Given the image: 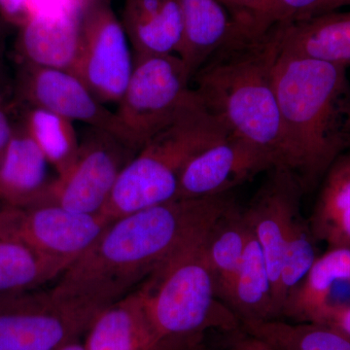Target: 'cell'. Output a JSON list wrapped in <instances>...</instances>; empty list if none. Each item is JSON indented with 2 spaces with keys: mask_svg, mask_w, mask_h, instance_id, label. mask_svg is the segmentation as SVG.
I'll return each mask as SVG.
<instances>
[{
  "mask_svg": "<svg viewBox=\"0 0 350 350\" xmlns=\"http://www.w3.org/2000/svg\"><path fill=\"white\" fill-rule=\"evenodd\" d=\"M2 23H4V22H0V34H1V31H2Z\"/></svg>",
  "mask_w": 350,
  "mask_h": 350,
  "instance_id": "cell-40",
  "label": "cell"
},
{
  "mask_svg": "<svg viewBox=\"0 0 350 350\" xmlns=\"http://www.w3.org/2000/svg\"><path fill=\"white\" fill-rule=\"evenodd\" d=\"M349 308L350 248H329L290 295L282 319L331 326Z\"/></svg>",
  "mask_w": 350,
  "mask_h": 350,
  "instance_id": "cell-14",
  "label": "cell"
},
{
  "mask_svg": "<svg viewBox=\"0 0 350 350\" xmlns=\"http://www.w3.org/2000/svg\"><path fill=\"white\" fill-rule=\"evenodd\" d=\"M213 225L137 288L152 327L170 350L204 340L209 331L228 333L241 327L238 317L216 296L206 254Z\"/></svg>",
  "mask_w": 350,
  "mask_h": 350,
  "instance_id": "cell-5",
  "label": "cell"
},
{
  "mask_svg": "<svg viewBox=\"0 0 350 350\" xmlns=\"http://www.w3.org/2000/svg\"><path fill=\"white\" fill-rule=\"evenodd\" d=\"M3 46L0 41V92L4 90Z\"/></svg>",
  "mask_w": 350,
  "mask_h": 350,
  "instance_id": "cell-38",
  "label": "cell"
},
{
  "mask_svg": "<svg viewBox=\"0 0 350 350\" xmlns=\"http://www.w3.org/2000/svg\"><path fill=\"white\" fill-rule=\"evenodd\" d=\"M241 328L276 350H350V338L332 327L285 319L241 322Z\"/></svg>",
  "mask_w": 350,
  "mask_h": 350,
  "instance_id": "cell-25",
  "label": "cell"
},
{
  "mask_svg": "<svg viewBox=\"0 0 350 350\" xmlns=\"http://www.w3.org/2000/svg\"><path fill=\"white\" fill-rule=\"evenodd\" d=\"M25 108L23 125L57 176H62L72 167L79 151L80 140L73 125L75 122L44 108Z\"/></svg>",
  "mask_w": 350,
  "mask_h": 350,
  "instance_id": "cell-26",
  "label": "cell"
},
{
  "mask_svg": "<svg viewBox=\"0 0 350 350\" xmlns=\"http://www.w3.org/2000/svg\"><path fill=\"white\" fill-rule=\"evenodd\" d=\"M230 135L192 89L172 121L126 165L101 213L115 220L176 199L188 163Z\"/></svg>",
  "mask_w": 350,
  "mask_h": 350,
  "instance_id": "cell-4",
  "label": "cell"
},
{
  "mask_svg": "<svg viewBox=\"0 0 350 350\" xmlns=\"http://www.w3.org/2000/svg\"><path fill=\"white\" fill-rule=\"evenodd\" d=\"M266 174L243 213L266 260L275 303L292 223L301 211V200L306 192L291 170L275 167Z\"/></svg>",
  "mask_w": 350,
  "mask_h": 350,
  "instance_id": "cell-12",
  "label": "cell"
},
{
  "mask_svg": "<svg viewBox=\"0 0 350 350\" xmlns=\"http://www.w3.org/2000/svg\"><path fill=\"white\" fill-rule=\"evenodd\" d=\"M137 151L116 135L89 126L80 140L72 167L53 179L34 204H56L79 213H101L120 175Z\"/></svg>",
  "mask_w": 350,
  "mask_h": 350,
  "instance_id": "cell-8",
  "label": "cell"
},
{
  "mask_svg": "<svg viewBox=\"0 0 350 350\" xmlns=\"http://www.w3.org/2000/svg\"><path fill=\"white\" fill-rule=\"evenodd\" d=\"M276 167L267 152L230 135L200 152L182 174L175 200L200 199L232 193L239 186Z\"/></svg>",
  "mask_w": 350,
  "mask_h": 350,
  "instance_id": "cell-13",
  "label": "cell"
},
{
  "mask_svg": "<svg viewBox=\"0 0 350 350\" xmlns=\"http://www.w3.org/2000/svg\"><path fill=\"white\" fill-rule=\"evenodd\" d=\"M16 107L17 105L14 98L8 100L4 90L0 92V161L15 130L16 124L13 122L12 111Z\"/></svg>",
  "mask_w": 350,
  "mask_h": 350,
  "instance_id": "cell-30",
  "label": "cell"
},
{
  "mask_svg": "<svg viewBox=\"0 0 350 350\" xmlns=\"http://www.w3.org/2000/svg\"><path fill=\"white\" fill-rule=\"evenodd\" d=\"M222 334L225 336V350H276L246 333L241 327L236 330Z\"/></svg>",
  "mask_w": 350,
  "mask_h": 350,
  "instance_id": "cell-31",
  "label": "cell"
},
{
  "mask_svg": "<svg viewBox=\"0 0 350 350\" xmlns=\"http://www.w3.org/2000/svg\"><path fill=\"white\" fill-rule=\"evenodd\" d=\"M121 22L133 57L178 52L183 31L178 0H126Z\"/></svg>",
  "mask_w": 350,
  "mask_h": 350,
  "instance_id": "cell-19",
  "label": "cell"
},
{
  "mask_svg": "<svg viewBox=\"0 0 350 350\" xmlns=\"http://www.w3.org/2000/svg\"><path fill=\"white\" fill-rule=\"evenodd\" d=\"M103 1H108V0H77L78 3L82 7L83 10H85L87 7L94 5V4Z\"/></svg>",
  "mask_w": 350,
  "mask_h": 350,
  "instance_id": "cell-39",
  "label": "cell"
},
{
  "mask_svg": "<svg viewBox=\"0 0 350 350\" xmlns=\"http://www.w3.org/2000/svg\"><path fill=\"white\" fill-rule=\"evenodd\" d=\"M250 234L243 208L236 202L219 216L207 234L206 259L216 296L224 305L243 261Z\"/></svg>",
  "mask_w": 350,
  "mask_h": 350,
  "instance_id": "cell-22",
  "label": "cell"
},
{
  "mask_svg": "<svg viewBox=\"0 0 350 350\" xmlns=\"http://www.w3.org/2000/svg\"><path fill=\"white\" fill-rule=\"evenodd\" d=\"M96 317L52 290L0 295V350H57L79 340Z\"/></svg>",
  "mask_w": 350,
  "mask_h": 350,
  "instance_id": "cell-6",
  "label": "cell"
},
{
  "mask_svg": "<svg viewBox=\"0 0 350 350\" xmlns=\"http://www.w3.org/2000/svg\"><path fill=\"white\" fill-rule=\"evenodd\" d=\"M29 0H0V18L6 24L21 27L29 20Z\"/></svg>",
  "mask_w": 350,
  "mask_h": 350,
  "instance_id": "cell-32",
  "label": "cell"
},
{
  "mask_svg": "<svg viewBox=\"0 0 350 350\" xmlns=\"http://www.w3.org/2000/svg\"><path fill=\"white\" fill-rule=\"evenodd\" d=\"M350 6V0H319L303 18L312 17L320 14L334 12L342 7ZM301 19V18H300Z\"/></svg>",
  "mask_w": 350,
  "mask_h": 350,
  "instance_id": "cell-34",
  "label": "cell"
},
{
  "mask_svg": "<svg viewBox=\"0 0 350 350\" xmlns=\"http://www.w3.org/2000/svg\"><path fill=\"white\" fill-rule=\"evenodd\" d=\"M27 9L29 18L36 16H59L84 11L77 0H29Z\"/></svg>",
  "mask_w": 350,
  "mask_h": 350,
  "instance_id": "cell-29",
  "label": "cell"
},
{
  "mask_svg": "<svg viewBox=\"0 0 350 350\" xmlns=\"http://www.w3.org/2000/svg\"><path fill=\"white\" fill-rule=\"evenodd\" d=\"M347 68L275 52L273 80L284 131L286 169L298 176L305 192L349 151Z\"/></svg>",
  "mask_w": 350,
  "mask_h": 350,
  "instance_id": "cell-2",
  "label": "cell"
},
{
  "mask_svg": "<svg viewBox=\"0 0 350 350\" xmlns=\"http://www.w3.org/2000/svg\"><path fill=\"white\" fill-rule=\"evenodd\" d=\"M183 31L177 56L191 79L218 51L239 42L238 21L220 0H178Z\"/></svg>",
  "mask_w": 350,
  "mask_h": 350,
  "instance_id": "cell-16",
  "label": "cell"
},
{
  "mask_svg": "<svg viewBox=\"0 0 350 350\" xmlns=\"http://www.w3.org/2000/svg\"><path fill=\"white\" fill-rule=\"evenodd\" d=\"M85 336L86 350H170L152 327L138 289L98 312Z\"/></svg>",
  "mask_w": 350,
  "mask_h": 350,
  "instance_id": "cell-17",
  "label": "cell"
},
{
  "mask_svg": "<svg viewBox=\"0 0 350 350\" xmlns=\"http://www.w3.org/2000/svg\"><path fill=\"white\" fill-rule=\"evenodd\" d=\"M13 93L17 105L44 108L107 131L138 150L117 113L108 109L70 71L19 62Z\"/></svg>",
  "mask_w": 350,
  "mask_h": 350,
  "instance_id": "cell-11",
  "label": "cell"
},
{
  "mask_svg": "<svg viewBox=\"0 0 350 350\" xmlns=\"http://www.w3.org/2000/svg\"><path fill=\"white\" fill-rule=\"evenodd\" d=\"M319 0H265L256 12L243 25V38L245 42H254L275 25L300 19Z\"/></svg>",
  "mask_w": 350,
  "mask_h": 350,
  "instance_id": "cell-28",
  "label": "cell"
},
{
  "mask_svg": "<svg viewBox=\"0 0 350 350\" xmlns=\"http://www.w3.org/2000/svg\"><path fill=\"white\" fill-rule=\"evenodd\" d=\"M66 269L25 243L0 218V295L38 289Z\"/></svg>",
  "mask_w": 350,
  "mask_h": 350,
  "instance_id": "cell-23",
  "label": "cell"
},
{
  "mask_svg": "<svg viewBox=\"0 0 350 350\" xmlns=\"http://www.w3.org/2000/svg\"><path fill=\"white\" fill-rule=\"evenodd\" d=\"M82 15L80 11L29 18L19 27V62L70 71L79 49Z\"/></svg>",
  "mask_w": 350,
  "mask_h": 350,
  "instance_id": "cell-18",
  "label": "cell"
},
{
  "mask_svg": "<svg viewBox=\"0 0 350 350\" xmlns=\"http://www.w3.org/2000/svg\"><path fill=\"white\" fill-rule=\"evenodd\" d=\"M0 218L43 256L68 269L87 252L113 220L56 204H4Z\"/></svg>",
  "mask_w": 350,
  "mask_h": 350,
  "instance_id": "cell-10",
  "label": "cell"
},
{
  "mask_svg": "<svg viewBox=\"0 0 350 350\" xmlns=\"http://www.w3.org/2000/svg\"><path fill=\"white\" fill-rule=\"evenodd\" d=\"M49 167L22 122L16 124L0 161V202L14 207L36 204L54 179L50 178Z\"/></svg>",
  "mask_w": 350,
  "mask_h": 350,
  "instance_id": "cell-20",
  "label": "cell"
},
{
  "mask_svg": "<svg viewBox=\"0 0 350 350\" xmlns=\"http://www.w3.org/2000/svg\"><path fill=\"white\" fill-rule=\"evenodd\" d=\"M225 306L239 322L278 319L266 260L251 231Z\"/></svg>",
  "mask_w": 350,
  "mask_h": 350,
  "instance_id": "cell-24",
  "label": "cell"
},
{
  "mask_svg": "<svg viewBox=\"0 0 350 350\" xmlns=\"http://www.w3.org/2000/svg\"><path fill=\"white\" fill-rule=\"evenodd\" d=\"M182 350H213L209 347V345L206 344V338L200 340L199 342H195V344L189 345Z\"/></svg>",
  "mask_w": 350,
  "mask_h": 350,
  "instance_id": "cell-37",
  "label": "cell"
},
{
  "mask_svg": "<svg viewBox=\"0 0 350 350\" xmlns=\"http://www.w3.org/2000/svg\"><path fill=\"white\" fill-rule=\"evenodd\" d=\"M231 11L234 17L238 21L239 31L241 32L243 25L246 24L265 0H220Z\"/></svg>",
  "mask_w": 350,
  "mask_h": 350,
  "instance_id": "cell-33",
  "label": "cell"
},
{
  "mask_svg": "<svg viewBox=\"0 0 350 350\" xmlns=\"http://www.w3.org/2000/svg\"><path fill=\"white\" fill-rule=\"evenodd\" d=\"M262 38L278 54L347 66L350 11L320 14L275 25Z\"/></svg>",
  "mask_w": 350,
  "mask_h": 350,
  "instance_id": "cell-15",
  "label": "cell"
},
{
  "mask_svg": "<svg viewBox=\"0 0 350 350\" xmlns=\"http://www.w3.org/2000/svg\"><path fill=\"white\" fill-rule=\"evenodd\" d=\"M310 222L300 213L295 216L288 239L275 304L278 319H282L285 303L300 284L317 260V250Z\"/></svg>",
  "mask_w": 350,
  "mask_h": 350,
  "instance_id": "cell-27",
  "label": "cell"
},
{
  "mask_svg": "<svg viewBox=\"0 0 350 350\" xmlns=\"http://www.w3.org/2000/svg\"><path fill=\"white\" fill-rule=\"evenodd\" d=\"M308 222L317 241L350 248V151L327 172Z\"/></svg>",
  "mask_w": 350,
  "mask_h": 350,
  "instance_id": "cell-21",
  "label": "cell"
},
{
  "mask_svg": "<svg viewBox=\"0 0 350 350\" xmlns=\"http://www.w3.org/2000/svg\"><path fill=\"white\" fill-rule=\"evenodd\" d=\"M350 338V308L342 312L331 326Z\"/></svg>",
  "mask_w": 350,
  "mask_h": 350,
  "instance_id": "cell-35",
  "label": "cell"
},
{
  "mask_svg": "<svg viewBox=\"0 0 350 350\" xmlns=\"http://www.w3.org/2000/svg\"><path fill=\"white\" fill-rule=\"evenodd\" d=\"M57 350H86L85 349L84 345H83V342L81 340H73V342H69V344L64 345V347H62L61 349H59Z\"/></svg>",
  "mask_w": 350,
  "mask_h": 350,
  "instance_id": "cell-36",
  "label": "cell"
},
{
  "mask_svg": "<svg viewBox=\"0 0 350 350\" xmlns=\"http://www.w3.org/2000/svg\"><path fill=\"white\" fill-rule=\"evenodd\" d=\"M234 202L232 193L174 200L115 219L51 290L98 314L133 293Z\"/></svg>",
  "mask_w": 350,
  "mask_h": 350,
  "instance_id": "cell-1",
  "label": "cell"
},
{
  "mask_svg": "<svg viewBox=\"0 0 350 350\" xmlns=\"http://www.w3.org/2000/svg\"><path fill=\"white\" fill-rule=\"evenodd\" d=\"M275 51L262 38L232 43L192 78L200 101L228 133L267 152L286 169V144L273 80Z\"/></svg>",
  "mask_w": 350,
  "mask_h": 350,
  "instance_id": "cell-3",
  "label": "cell"
},
{
  "mask_svg": "<svg viewBox=\"0 0 350 350\" xmlns=\"http://www.w3.org/2000/svg\"><path fill=\"white\" fill-rule=\"evenodd\" d=\"M135 66L121 19L109 2L83 11L79 49L70 72L103 105H119Z\"/></svg>",
  "mask_w": 350,
  "mask_h": 350,
  "instance_id": "cell-9",
  "label": "cell"
},
{
  "mask_svg": "<svg viewBox=\"0 0 350 350\" xmlns=\"http://www.w3.org/2000/svg\"><path fill=\"white\" fill-rule=\"evenodd\" d=\"M191 82L177 55L135 57L116 113L138 150L176 115L192 91Z\"/></svg>",
  "mask_w": 350,
  "mask_h": 350,
  "instance_id": "cell-7",
  "label": "cell"
}]
</instances>
